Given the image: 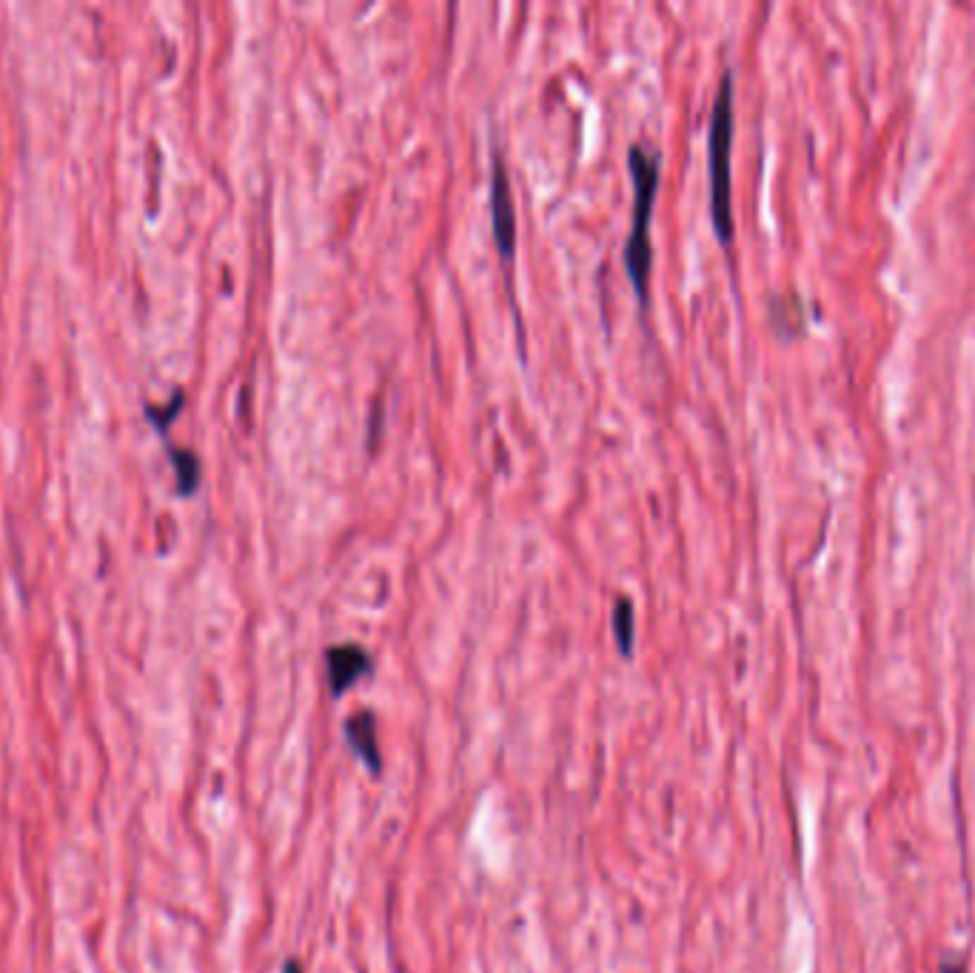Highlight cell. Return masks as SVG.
Masks as SVG:
<instances>
[{
    "label": "cell",
    "mask_w": 975,
    "mask_h": 973,
    "mask_svg": "<svg viewBox=\"0 0 975 973\" xmlns=\"http://www.w3.org/2000/svg\"><path fill=\"white\" fill-rule=\"evenodd\" d=\"M628 167L633 178V226L625 240V269L639 303L647 300V277H651V217L656 192H660V154L647 152L642 146H631Z\"/></svg>",
    "instance_id": "6da1fadb"
},
{
    "label": "cell",
    "mask_w": 975,
    "mask_h": 973,
    "mask_svg": "<svg viewBox=\"0 0 975 973\" xmlns=\"http://www.w3.org/2000/svg\"><path fill=\"white\" fill-rule=\"evenodd\" d=\"M730 149H733V72L721 75L716 89L708 131V174H710V217L716 237L725 246L733 240V209H730Z\"/></svg>",
    "instance_id": "7a4b0ae2"
},
{
    "label": "cell",
    "mask_w": 975,
    "mask_h": 973,
    "mask_svg": "<svg viewBox=\"0 0 975 973\" xmlns=\"http://www.w3.org/2000/svg\"><path fill=\"white\" fill-rule=\"evenodd\" d=\"M613 634H617L619 651L631 656L633 637H636V620H633V602L628 597H619L613 606Z\"/></svg>",
    "instance_id": "8992f818"
},
{
    "label": "cell",
    "mask_w": 975,
    "mask_h": 973,
    "mask_svg": "<svg viewBox=\"0 0 975 973\" xmlns=\"http://www.w3.org/2000/svg\"><path fill=\"white\" fill-rule=\"evenodd\" d=\"M325 665H329V685L334 697H343L345 691L372 671L374 660L363 645L343 642V645H331L325 651Z\"/></svg>",
    "instance_id": "277c9868"
},
{
    "label": "cell",
    "mask_w": 975,
    "mask_h": 973,
    "mask_svg": "<svg viewBox=\"0 0 975 973\" xmlns=\"http://www.w3.org/2000/svg\"><path fill=\"white\" fill-rule=\"evenodd\" d=\"M345 737H349V746L354 748L360 760L372 768L374 773L379 771V742H377V719L372 712H357L354 717H349L345 723Z\"/></svg>",
    "instance_id": "5b68a950"
},
{
    "label": "cell",
    "mask_w": 975,
    "mask_h": 973,
    "mask_svg": "<svg viewBox=\"0 0 975 973\" xmlns=\"http://www.w3.org/2000/svg\"><path fill=\"white\" fill-rule=\"evenodd\" d=\"M172 463L178 471V489L180 494H194L200 485V460L194 457V451L186 449H172Z\"/></svg>",
    "instance_id": "52a82bcc"
},
{
    "label": "cell",
    "mask_w": 975,
    "mask_h": 973,
    "mask_svg": "<svg viewBox=\"0 0 975 973\" xmlns=\"http://www.w3.org/2000/svg\"><path fill=\"white\" fill-rule=\"evenodd\" d=\"M282 973H302V967H300V965H297V962H294V960H291V962H289V965H286V971H282Z\"/></svg>",
    "instance_id": "9c48e42d"
},
{
    "label": "cell",
    "mask_w": 975,
    "mask_h": 973,
    "mask_svg": "<svg viewBox=\"0 0 975 973\" xmlns=\"http://www.w3.org/2000/svg\"><path fill=\"white\" fill-rule=\"evenodd\" d=\"M183 406V392H178L172 397V403H169V406H163V408H149V417L154 423H158L160 428H165V423L172 420L174 415H178V408Z\"/></svg>",
    "instance_id": "ba28073f"
},
{
    "label": "cell",
    "mask_w": 975,
    "mask_h": 973,
    "mask_svg": "<svg viewBox=\"0 0 975 973\" xmlns=\"http://www.w3.org/2000/svg\"><path fill=\"white\" fill-rule=\"evenodd\" d=\"M491 223H494V243L502 263H508L516 249V209L511 194V174L500 152H494V169H491Z\"/></svg>",
    "instance_id": "3957f363"
},
{
    "label": "cell",
    "mask_w": 975,
    "mask_h": 973,
    "mask_svg": "<svg viewBox=\"0 0 975 973\" xmlns=\"http://www.w3.org/2000/svg\"><path fill=\"white\" fill-rule=\"evenodd\" d=\"M944 973H964V971L958 965H947V967H944Z\"/></svg>",
    "instance_id": "30bf717a"
}]
</instances>
